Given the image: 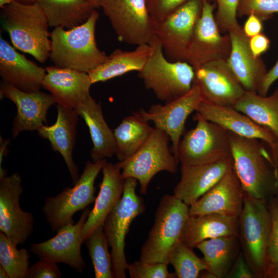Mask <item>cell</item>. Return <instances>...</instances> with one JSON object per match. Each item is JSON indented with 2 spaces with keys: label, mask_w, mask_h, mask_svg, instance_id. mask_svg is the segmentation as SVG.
<instances>
[{
  "label": "cell",
  "mask_w": 278,
  "mask_h": 278,
  "mask_svg": "<svg viewBox=\"0 0 278 278\" xmlns=\"http://www.w3.org/2000/svg\"><path fill=\"white\" fill-rule=\"evenodd\" d=\"M99 17L95 9L83 23L68 29L56 27L50 33L49 58L55 66L86 73L105 62L109 56L97 47L95 27Z\"/></svg>",
  "instance_id": "obj_1"
},
{
  "label": "cell",
  "mask_w": 278,
  "mask_h": 278,
  "mask_svg": "<svg viewBox=\"0 0 278 278\" xmlns=\"http://www.w3.org/2000/svg\"><path fill=\"white\" fill-rule=\"evenodd\" d=\"M229 133L233 169L244 192L266 201L278 190L269 152L259 140Z\"/></svg>",
  "instance_id": "obj_2"
},
{
  "label": "cell",
  "mask_w": 278,
  "mask_h": 278,
  "mask_svg": "<svg viewBox=\"0 0 278 278\" xmlns=\"http://www.w3.org/2000/svg\"><path fill=\"white\" fill-rule=\"evenodd\" d=\"M1 21L15 48L41 63L47 60L51 45L49 25L37 3L25 5L14 1L1 8Z\"/></svg>",
  "instance_id": "obj_3"
},
{
  "label": "cell",
  "mask_w": 278,
  "mask_h": 278,
  "mask_svg": "<svg viewBox=\"0 0 278 278\" xmlns=\"http://www.w3.org/2000/svg\"><path fill=\"white\" fill-rule=\"evenodd\" d=\"M189 206L170 195L161 199L154 221L141 250L140 260L169 264L170 254L181 238L189 216Z\"/></svg>",
  "instance_id": "obj_4"
},
{
  "label": "cell",
  "mask_w": 278,
  "mask_h": 278,
  "mask_svg": "<svg viewBox=\"0 0 278 278\" xmlns=\"http://www.w3.org/2000/svg\"><path fill=\"white\" fill-rule=\"evenodd\" d=\"M149 44L151 48L150 56L143 69L138 72V76L145 88L165 102L188 92L194 81V68L185 61L168 60L155 36Z\"/></svg>",
  "instance_id": "obj_5"
},
{
  "label": "cell",
  "mask_w": 278,
  "mask_h": 278,
  "mask_svg": "<svg viewBox=\"0 0 278 278\" xmlns=\"http://www.w3.org/2000/svg\"><path fill=\"white\" fill-rule=\"evenodd\" d=\"M266 201L244 192V205L238 217V229L247 261L256 276L265 277L267 270V250L272 221Z\"/></svg>",
  "instance_id": "obj_6"
},
{
  "label": "cell",
  "mask_w": 278,
  "mask_h": 278,
  "mask_svg": "<svg viewBox=\"0 0 278 278\" xmlns=\"http://www.w3.org/2000/svg\"><path fill=\"white\" fill-rule=\"evenodd\" d=\"M137 181L133 178L125 179L123 196L103 223L104 232L111 248L114 278L126 277L128 264L125 253V237L133 220L145 210L143 199L136 193Z\"/></svg>",
  "instance_id": "obj_7"
},
{
  "label": "cell",
  "mask_w": 278,
  "mask_h": 278,
  "mask_svg": "<svg viewBox=\"0 0 278 278\" xmlns=\"http://www.w3.org/2000/svg\"><path fill=\"white\" fill-rule=\"evenodd\" d=\"M106 162L105 159L93 162L88 161L72 187H67L55 197L46 199L42 212L53 232L67 224H74V214L95 202V181Z\"/></svg>",
  "instance_id": "obj_8"
},
{
  "label": "cell",
  "mask_w": 278,
  "mask_h": 278,
  "mask_svg": "<svg viewBox=\"0 0 278 278\" xmlns=\"http://www.w3.org/2000/svg\"><path fill=\"white\" fill-rule=\"evenodd\" d=\"M196 127L187 131L178 149L179 162L183 166L211 163L232 156L229 131L198 113Z\"/></svg>",
  "instance_id": "obj_9"
},
{
  "label": "cell",
  "mask_w": 278,
  "mask_h": 278,
  "mask_svg": "<svg viewBox=\"0 0 278 278\" xmlns=\"http://www.w3.org/2000/svg\"><path fill=\"white\" fill-rule=\"evenodd\" d=\"M169 136L154 128L150 136L132 157L115 165L121 170L124 179L133 178L138 181L140 193H146L149 183L158 172L166 171L175 173L179 161L169 147Z\"/></svg>",
  "instance_id": "obj_10"
},
{
  "label": "cell",
  "mask_w": 278,
  "mask_h": 278,
  "mask_svg": "<svg viewBox=\"0 0 278 278\" xmlns=\"http://www.w3.org/2000/svg\"><path fill=\"white\" fill-rule=\"evenodd\" d=\"M101 7L120 41L137 46L155 36L157 22L146 0H103Z\"/></svg>",
  "instance_id": "obj_11"
},
{
  "label": "cell",
  "mask_w": 278,
  "mask_h": 278,
  "mask_svg": "<svg viewBox=\"0 0 278 278\" xmlns=\"http://www.w3.org/2000/svg\"><path fill=\"white\" fill-rule=\"evenodd\" d=\"M215 6L209 0H202L200 17L188 46L185 61L194 69L208 62L227 60L231 49L228 33L222 34L214 13Z\"/></svg>",
  "instance_id": "obj_12"
},
{
  "label": "cell",
  "mask_w": 278,
  "mask_h": 278,
  "mask_svg": "<svg viewBox=\"0 0 278 278\" xmlns=\"http://www.w3.org/2000/svg\"><path fill=\"white\" fill-rule=\"evenodd\" d=\"M202 8V0H190L157 22L155 36L168 60L185 61L187 49Z\"/></svg>",
  "instance_id": "obj_13"
},
{
  "label": "cell",
  "mask_w": 278,
  "mask_h": 278,
  "mask_svg": "<svg viewBox=\"0 0 278 278\" xmlns=\"http://www.w3.org/2000/svg\"><path fill=\"white\" fill-rule=\"evenodd\" d=\"M23 192L19 173L0 178V231L16 246L24 244L33 231V215L20 205Z\"/></svg>",
  "instance_id": "obj_14"
},
{
  "label": "cell",
  "mask_w": 278,
  "mask_h": 278,
  "mask_svg": "<svg viewBox=\"0 0 278 278\" xmlns=\"http://www.w3.org/2000/svg\"><path fill=\"white\" fill-rule=\"evenodd\" d=\"M202 100L198 86L193 83L186 94L165 105L155 104L147 111L141 109L137 112L147 121H152L155 127L164 131L172 143V152L178 160V149L184 129L186 120L194 111H197Z\"/></svg>",
  "instance_id": "obj_15"
},
{
  "label": "cell",
  "mask_w": 278,
  "mask_h": 278,
  "mask_svg": "<svg viewBox=\"0 0 278 278\" xmlns=\"http://www.w3.org/2000/svg\"><path fill=\"white\" fill-rule=\"evenodd\" d=\"M91 210L84 209L78 221L61 228L53 237L42 242L32 244L30 252L40 259L56 264L63 263L79 273H83L86 264L81 253L83 242L81 231Z\"/></svg>",
  "instance_id": "obj_16"
},
{
  "label": "cell",
  "mask_w": 278,
  "mask_h": 278,
  "mask_svg": "<svg viewBox=\"0 0 278 278\" xmlns=\"http://www.w3.org/2000/svg\"><path fill=\"white\" fill-rule=\"evenodd\" d=\"M194 70V82L198 86L204 101L233 107L246 92L227 60L211 61Z\"/></svg>",
  "instance_id": "obj_17"
},
{
  "label": "cell",
  "mask_w": 278,
  "mask_h": 278,
  "mask_svg": "<svg viewBox=\"0 0 278 278\" xmlns=\"http://www.w3.org/2000/svg\"><path fill=\"white\" fill-rule=\"evenodd\" d=\"M0 96L1 99L5 98L11 100L17 108L11 129L13 138L23 131H38L46 121L49 108L56 103L51 94L40 91H22L3 80L1 82Z\"/></svg>",
  "instance_id": "obj_18"
},
{
  "label": "cell",
  "mask_w": 278,
  "mask_h": 278,
  "mask_svg": "<svg viewBox=\"0 0 278 278\" xmlns=\"http://www.w3.org/2000/svg\"><path fill=\"white\" fill-rule=\"evenodd\" d=\"M244 191L234 169L189 207L190 216L219 214L238 218L244 205Z\"/></svg>",
  "instance_id": "obj_19"
},
{
  "label": "cell",
  "mask_w": 278,
  "mask_h": 278,
  "mask_svg": "<svg viewBox=\"0 0 278 278\" xmlns=\"http://www.w3.org/2000/svg\"><path fill=\"white\" fill-rule=\"evenodd\" d=\"M232 169V156L211 163L181 165V179L174 188L173 196L190 206Z\"/></svg>",
  "instance_id": "obj_20"
},
{
  "label": "cell",
  "mask_w": 278,
  "mask_h": 278,
  "mask_svg": "<svg viewBox=\"0 0 278 278\" xmlns=\"http://www.w3.org/2000/svg\"><path fill=\"white\" fill-rule=\"evenodd\" d=\"M231 49L228 64L246 91L257 92L268 71L260 57H255L250 50L248 38L239 24L228 32Z\"/></svg>",
  "instance_id": "obj_21"
},
{
  "label": "cell",
  "mask_w": 278,
  "mask_h": 278,
  "mask_svg": "<svg viewBox=\"0 0 278 278\" xmlns=\"http://www.w3.org/2000/svg\"><path fill=\"white\" fill-rule=\"evenodd\" d=\"M45 69L42 87L54 96L57 104L75 110L90 95L93 84L88 73L55 66Z\"/></svg>",
  "instance_id": "obj_22"
},
{
  "label": "cell",
  "mask_w": 278,
  "mask_h": 278,
  "mask_svg": "<svg viewBox=\"0 0 278 278\" xmlns=\"http://www.w3.org/2000/svg\"><path fill=\"white\" fill-rule=\"evenodd\" d=\"M46 69L18 53L2 36L0 38V75L5 82L26 92L40 91Z\"/></svg>",
  "instance_id": "obj_23"
},
{
  "label": "cell",
  "mask_w": 278,
  "mask_h": 278,
  "mask_svg": "<svg viewBox=\"0 0 278 278\" xmlns=\"http://www.w3.org/2000/svg\"><path fill=\"white\" fill-rule=\"evenodd\" d=\"M57 117L51 126L42 125L38 130L39 135L47 140L52 149L63 157L74 185L80 176L78 168L73 158L77 135L78 114L72 109L57 104Z\"/></svg>",
  "instance_id": "obj_24"
},
{
  "label": "cell",
  "mask_w": 278,
  "mask_h": 278,
  "mask_svg": "<svg viewBox=\"0 0 278 278\" xmlns=\"http://www.w3.org/2000/svg\"><path fill=\"white\" fill-rule=\"evenodd\" d=\"M196 111L204 119L238 135L257 138L268 145L277 138L268 129L255 123L233 107L217 105L202 100Z\"/></svg>",
  "instance_id": "obj_25"
},
{
  "label": "cell",
  "mask_w": 278,
  "mask_h": 278,
  "mask_svg": "<svg viewBox=\"0 0 278 278\" xmlns=\"http://www.w3.org/2000/svg\"><path fill=\"white\" fill-rule=\"evenodd\" d=\"M101 170L102 179L99 184V192L81 231L83 242L96 228L103 225L107 216L118 202L124 193L125 179L121 175V170L115 164L106 162Z\"/></svg>",
  "instance_id": "obj_26"
},
{
  "label": "cell",
  "mask_w": 278,
  "mask_h": 278,
  "mask_svg": "<svg viewBox=\"0 0 278 278\" xmlns=\"http://www.w3.org/2000/svg\"><path fill=\"white\" fill-rule=\"evenodd\" d=\"M238 218L214 213L189 215L181 241L193 249L205 240L221 236H238Z\"/></svg>",
  "instance_id": "obj_27"
},
{
  "label": "cell",
  "mask_w": 278,
  "mask_h": 278,
  "mask_svg": "<svg viewBox=\"0 0 278 278\" xmlns=\"http://www.w3.org/2000/svg\"><path fill=\"white\" fill-rule=\"evenodd\" d=\"M75 110L89 128L93 143L90 152L93 161L111 158L115 153L113 132L104 118L100 103L90 95Z\"/></svg>",
  "instance_id": "obj_28"
},
{
  "label": "cell",
  "mask_w": 278,
  "mask_h": 278,
  "mask_svg": "<svg viewBox=\"0 0 278 278\" xmlns=\"http://www.w3.org/2000/svg\"><path fill=\"white\" fill-rule=\"evenodd\" d=\"M151 51L149 44L137 45L133 50L116 49L105 62L88 73L92 84L104 82L132 71H141Z\"/></svg>",
  "instance_id": "obj_29"
},
{
  "label": "cell",
  "mask_w": 278,
  "mask_h": 278,
  "mask_svg": "<svg viewBox=\"0 0 278 278\" xmlns=\"http://www.w3.org/2000/svg\"><path fill=\"white\" fill-rule=\"evenodd\" d=\"M137 112L125 117L113 131L115 153L119 161L132 157L148 139L154 128Z\"/></svg>",
  "instance_id": "obj_30"
},
{
  "label": "cell",
  "mask_w": 278,
  "mask_h": 278,
  "mask_svg": "<svg viewBox=\"0 0 278 278\" xmlns=\"http://www.w3.org/2000/svg\"><path fill=\"white\" fill-rule=\"evenodd\" d=\"M49 27L71 29L85 22L95 9L88 0H38Z\"/></svg>",
  "instance_id": "obj_31"
},
{
  "label": "cell",
  "mask_w": 278,
  "mask_h": 278,
  "mask_svg": "<svg viewBox=\"0 0 278 278\" xmlns=\"http://www.w3.org/2000/svg\"><path fill=\"white\" fill-rule=\"evenodd\" d=\"M233 107L278 138V88L268 96L246 91Z\"/></svg>",
  "instance_id": "obj_32"
},
{
  "label": "cell",
  "mask_w": 278,
  "mask_h": 278,
  "mask_svg": "<svg viewBox=\"0 0 278 278\" xmlns=\"http://www.w3.org/2000/svg\"><path fill=\"white\" fill-rule=\"evenodd\" d=\"M238 237L221 236L205 240L197 245L196 248L203 254L208 267L204 277L221 278L228 275Z\"/></svg>",
  "instance_id": "obj_33"
},
{
  "label": "cell",
  "mask_w": 278,
  "mask_h": 278,
  "mask_svg": "<svg viewBox=\"0 0 278 278\" xmlns=\"http://www.w3.org/2000/svg\"><path fill=\"white\" fill-rule=\"evenodd\" d=\"M91 257L96 278H113L111 254L103 225L96 228L84 241Z\"/></svg>",
  "instance_id": "obj_34"
},
{
  "label": "cell",
  "mask_w": 278,
  "mask_h": 278,
  "mask_svg": "<svg viewBox=\"0 0 278 278\" xmlns=\"http://www.w3.org/2000/svg\"><path fill=\"white\" fill-rule=\"evenodd\" d=\"M30 257L27 250H18L17 246L0 231V265L6 270L10 278H26Z\"/></svg>",
  "instance_id": "obj_35"
},
{
  "label": "cell",
  "mask_w": 278,
  "mask_h": 278,
  "mask_svg": "<svg viewBox=\"0 0 278 278\" xmlns=\"http://www.w3.org/2000/svg\"><path fill=\"white\" fill-rule=\"evenodd\" d=\"M169 264L175 270L178 278H197L208 267L203 259L199 258L191 248L179 241L172 250Z\"/></svg>",
  "instance_id": "obj_36"
},
{
  "label": "cell",
  "mask_w": 278,
  "mask_h": 278,
  "mask_svg": "<svg viewBox=\"0 0 278 278\" xmlns=\"http://www.w3.org/2000/svg\"><path fill=\"white\" fill-rule=\"evenodd\" d=\"M275 13H278V0H240L237 8V16L253 14L263 21Z\"/></svg>",
  "instance_id": "obj_37"
},
{
  "label": "cell",
  "mask_w": 278,
  "mask_h": 278,
  "mask_svg": "<svg viewBox=\"0 0 278 278\" xmlns=\"http://www.w3.org/2000/svg\"><path fill=\"white\" fill-rule=\"evenodd\" d=\"M168 264H150L140 260L128 264V270L131 278H175V273H169Z\"/></svg>",
  "instance_id": "obj_38"
},
{
  "label": "cell",
  "mask_w": 278,
  "mask_h": 278,
  "mask_svg": "<svg viewBox=\"0 0 278 278\" xmlns=\"http://www.w3.org/2000/svg\"><path fill=\"white\" fill-rule=\"evenodd\" d=\"M210 1V0H209ZM217 5L215 19L222 33L239 24L237 20V8L240 0H214Z\"/></svg>",
  "instance_id": "obj_39"
},
{
  "label": "cell",
  "mask_w": 278,
  "mask_h": 278,
  "mask_svg": "<svg viewBox=\"0 0 278 278\" xmlns=\"http://www.w3.org/2000/svg\"><path fill=\"white\" fill-rule=\"evenodd\" d=\"M272 227L267 250V272L278 265V199H273L269 206ZM266 276V275H265Z\"/></svg>",
  "instance_id": "obj_40"
},
{
  "label": "cell",
  "mask_w": 278,
  "mask_h": 278,
  "mask_svg": "<svg viewBox=\"0 0 278 278\" xmlns=\"http://www.w3.org/2000/svg\"><path fill=\"white\" fill-rule=\"evenodd\" d=\"M150 14L158 22L190 0H146Z\"/></svg>",
  "instance_id": "obj_41"
},
{
  "label": "cell",
  "mask_w": 278,
  "mask_h": 278,
  "mask_svg": "<svg viewBox=\"0 0 278 278\" xmlns=\"http://www.w3.org/2000/svg\"><path fill=\"white\" fill-rule=\"evenodd\" d=\"M61 272L56 263L40 259L28 269L26 278H60Z\"/></svg>",
  "instance_id": "obj_42"
},
{
  "label": "cell",
  "mask_w": 278,
  "mask_h": 278,
  "mask_svg": "<svg viewBox=\"0 0 278 278\" xmlns=\"http://www.w3.org/2000/svg\"><path fill=\"white\" fill-rule=\"evenodd\" d=\"M270 41L267 36L263 32L249 38V44L253 55L260 57L267 51L270 47Z\"/></svg>",
  "instance_id": "obj_43"
},
{
  "label": "cell",
  "mask_w": 278,
  "mask_h": 278,
  "mask_svg": "<svg viewBox=\"0 0 278 278\" xmlns=\"http://www.w3.org/2000/svg\"><path fill=\"white\" fill-rule=\"evenodd\" d=\"M251 267L245 259L243 256L240 255L236 259L234 267L228 274V277L233 278H253L255 274L252 271Z\"/></svg>",
  "instance_id": "obj_44"
},
{
  "label": "cell",
  "mask_w": 278,
  "mask_h": 278,
  "mask_svg": "<svg viewBox=\"0 0 278 278\" xmlns=\"http://www.w3.org/2000/svg\"><path fill=\"white\" fill-rule=\"evenodd\" d=\"M277 79L278 58L273 66L268 71L257 89V93L263 96H267L270 87Z\"/></svg>",
  "instance_id": "obj_45"
},
{
  "label": "cell",
  "mask_w": 278,
  "mask_h": 278,
  "mask_svg": "<svg viewBox=\"0 0 278 278\" xmlns=\"http://www.w3.org/2000/svg\"><path fill=\"white\" fill-rule=\"evenodd\" d=\"M263 21L256 15L251 14L248 15L242 27L245 34L251 38L262 32L263 29Z\"/></svg>",
  "instance_id": "obj_46"
},
{
  "label": "cell",
  "mask_w": 278,
  "mask_h": 278,
  "mask_svg": "<svg viewBox=\"0 0 278 278\" xmlns=\"http://www.w3.org/2000/svg\"><path fill=\"white\" fill-rule=\"evenodd\" d=\"M273 167H278V138L273 144L268 145Z\"/></svg>",
  "instance_id": "obj_47"
},
{
  "label": "cell",
  "mask_w": 278,
  "mask_h": 278,
  "mask_svg": "<svg viewBox=\"0 0 278 278\" xmlns=\"http://www.w3.org/2000/svg\"><path fill=\"white\" fill-rule=\"evenodd\" d=\"M10 140L4 141L1 137V152H0V168H2V161L3 157L6 154V149L7 145L9 144Z\"/></svg>",
  "instance_id": "obj_48"
},
{
  "label": "cell",
  "mask_w": 278,
  "mask_h": 278,
  "mask_svg": "<svg viewBox=\"0 0 278 278\" xmlns=\"http://www.w3.org/2000/svg\"><path fill=\"white\" fill-rule=\"evenodd\" d=\"M265 277L278 278V265L269 270L267 272Z\"/></svg>",
  "instance_id": "obj_49"
},
{
  "label": "cell",
  "mask_w": 278,
  "mask_h": 278,
  "mask_svg": "<svg viewBox=\"0 0 278 278\" xmlns=\"http://www.w3.org/2000/svg\"><path fill=\"white\" fill-rule=\"evenodd\" d=\"M94 9L101 7L103 0H88Z\"/></svg>",
  "instance_id": "obj_50"
},
{
  "label": "cell",
  "mask_w": 278,
  "mask_h": 278,
  "mask_svg": "<svg viewBox=\"0 0 278 278\" xmlns=\"http://www.w3.org/2000/svg\"><path fill=\"white\" fill-rule=\"evenodd\" d=\"M15 2L25 5H32L37 3L38 0H14Z\"/></svg>",
  "instance_id": "obj_51"
},
{
  "label": "cell",
  "mask_w": 278,
  "mask_h": 278,
  "mask_svg": "<svg viewBox=\"0 0 278 278\" xmlns=\"http://www.w3.org/2000/svg\"><path fill=\"white\" fill-rule=\"evenodd\" d=\"M0 277L1 278H10L6 270L0 265Z\"/></svg>",
  "instance_id": "obj_52"
},
{
  "label": "cell",
  "mask_w": 278,
  "mask_h": 278,
  "mask_svg": "<svg viewBox=\"0 0 278 278\" xmlns=\"http://www.w3.org/2000/svg\"><path fill=\"white\" fill-rule=\"evenodd\" d=\"M14 1V0H0V7L2 8L6 5L12 3Z\"/></svg>",
  "instance_id": "obj_53"
},
{
  "label": "cell",
  "mask_w": 278,
  "mask_h": 278,
  "mask_svg": "<svg viewBox=\"0 0 278 278\" xmlns=\"http://www.w3.org/2000/svg\"><path fill=\"white\" fill-rule=\"evenodd\" d=\"M274 167V175H275L277 185H278V167Z\"/></svg>",
  "instance_id": "obj_54"
}]
</instances>
